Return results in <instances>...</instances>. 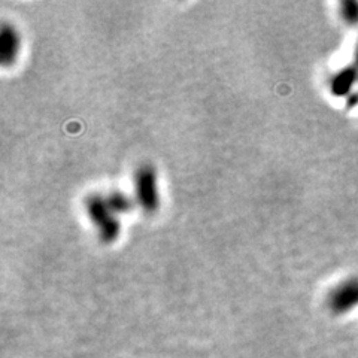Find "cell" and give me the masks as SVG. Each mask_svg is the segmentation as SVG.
Instances as JSON below:
<instances>
[{"instance_id":"cell-8","label":"cell","mask_w":358,"mask_h":358,"mask_svg":"<svg viewBox=\"0 0 358 358\" xmlns=\"http://www.w3.org/2000/svg\"><path fill=\"white\" fill-rule=\"evenodd\" d=\"M357 69H358V51H357Z\"/></svg>"},{"instance_id":"cell-5","label":"cell","mask_w":358,"mask_h":358,"mask_svg":"<svg viewBox=\"0 0 358 358\" xmlns=\"http://www.w3.org/2000/svg\"><path fill=\"white\" fill-rule=\"evenodd\" d=\"M358 79V69L357 68H345L339 70L336 75L330 81V90L337 97L346 96L352 90L355 81Z\"/></svg>"},{"instance_id":"cell-3","label":"cell","mask_w":358,"mask_h":358,"mask_svg":"<svg viewBox=\"0 0 358 358\" xmlns=\"http://www.w3.org/2000/svg\"><path fill=\"white\" fill-rule=\"evenodd\" d=\"M328 306L337 315L358 308V278L352 277L337 284L328 295Z\"/></svg>"},{"instance_id":"cell-2","label":"cell","mask_w":358,"mask_h":358,"mask_svg":"<svg viewBox=\"0 0 358 358\" xmlns=\"http://www.w3.org/2000/svg\"><path fill=\"white\" fill-rule=\"evenodd\" d=\"M136 201L146 214L157 212L160 208V192L157 172L150 164H143L135 173Z\"/></svg>"},{"instance_id":"cell-6","label":"cell","mask_w":358,"mask_h":358,"mask_svg":"<svg viewBox=\"0 0 358 358\" xmlns=\"http://www.w3.org/2000/svg\"><path fill=\"white\" fill-rule=\"evenodd\" d=\"M106 201H108L109 208L112 209V212L115 215L117 214H127L133 209V201L121 191H112L111 195L106 197Z\"/></svg>"},{"instance_id":"cell-7","label":"cell","mask_w":358,"mask_h":358,"mask_svg":"<svg viewBox=\"0 0 358 358\" xmlns=\"http://www.w3.org/2000/svg\"><path fill=\"white\" fill-rule=\"evenodd\" d=\"M341 15L346 24L357 26L358 24V3L357 2H344L341 5Z\"/></svg>"},{"instance_id":"cell-4","label":"cell","mask_w":358,"mask_h":358,"mask_svg":"<svg viewBox=\"0 0 358 358\" xmlns=\"http://www.w3.org/2000/svg\"><path fill=\"white\" fill-rule=\"evenodd\" d=\"M20 52V34L9 23H3L0 29V61L3 66H11L15 63Z\"/></svg>"},{"instance_id":"cell-1","label":"cell","mask_w":358,"mask_h":358,"mask_svg":"<svg viewBox=\"0 0 358 358\" xmlns=\"http://www.w3.org/2000/svg\"><path fill=\"white\" fill-rule=\"evenodd\" d=\"M86 209L91 223L96 227L99 237L102 239L105 243L115 242L119 233H121V224H119L118 218L109 208L106 197L99 195L90 196L86 200Z\"/></svg>"}]
</instances>
